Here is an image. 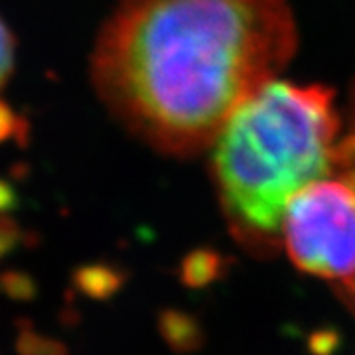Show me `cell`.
Returning a JSON list of instances; mask_svg holds the SVG:
<instances>
[{"mask_svg": "<svg viewBox=\"0 0 355 355\" xmlns=\"http://www.w3.org/2000/svg\"><path fill=\"white\" fill-rule=\"evenodd\" d=\"M342 132L330 87L272 79L243 103L207 148L229 233L254 257L280 249L291 200L328 176Z\"/></svg>", "mask_w": 355, "mask_h": 355, "instance_id": "obj_2", "label": "cell"}, {"mask_svg": "<svg viewBox=\"0 0 355 355\" xmlns=\"http://www.w3.org/2000/svg\"><path fill=\"white\" fill-rule=\"evenodd\" d=\"M280 249L306 275L355 282V186L338 172L304 186L282 219Z\"/></svg>", "mask_w": 355, "mask_h": 355, "instance_id": "obj_3", "label": "cell"}, {"mask_svg": "<svg viewBox=\"0 0 355 355\" xmlns=\"http://www.w3.org/2000/svg\"><path fill=\"white\" fill-rule=\"evenodd\" d=\"M16 65V38L10 26L0 16V91L8 83Z\"/></svg>", "mask_w": 355, "mask_h": 355, "instance_id": "obj_4", "label": "cell"}, {"mask_svg": "<svg viewBox=\"0 0 355 355\" xmlns=\"http://www.w3.org/2000/svg\"><path fill=\"white\" fill-rule=\"evenodd\" d=\"M298 46L288 0H119L89 58L103 107L156 153H207Z\"/></svg>", "mask_w": 355, "mask_h": 355, "instance_id": "obj_1", "label": "cell"}, {"mask_svg": "<svg viewBox=\"0 0 355 355\" xmlns=\"http://www.w3.org/2000/svg\"><path fill=\"white\" fill-rule=\"evenodd\" d=\"M345 292H349V294H352V296H354V298H355V282H354V284H352V286H349V288H347V291H345Z\"/></svg>", "mask_w": 355, "mask_h": 355, "instance_id": "obj_5", "label": "cell"}]
</instances>
